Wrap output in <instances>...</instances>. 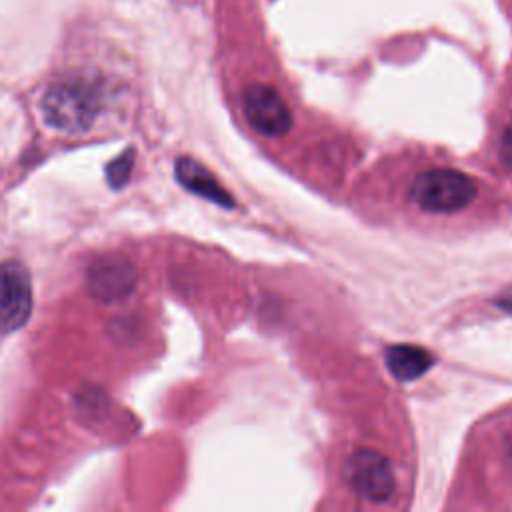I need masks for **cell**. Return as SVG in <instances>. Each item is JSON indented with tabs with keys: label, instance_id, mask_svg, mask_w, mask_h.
<instances>
[{
	"label": "cell",
	"instance_id": "cell-3",
	"mask_svg": "<svg viewBox=\"0 0 512 512\" xmlns=\"http://www.w3.org/2000/svg\"><path fill=\"white\" fill-rule=\"evenodd\" d=\"M346 488L368 504H386L396 494V472L392 462L374 448L352 450L342 464Z\"/></svg>",
	"mask_w": 512,
	"mask_h": 512
},
{
	"label": "cell",
	"instance_id": "cell-1",
	"mask_svg": "<svg viewBox=\"0 0 512 512\" xmlns=\"http://www.w3.org/2000/svg\"><path fill=\"white\" fill-rule=\"evenodd\" d=\"M104 104V88L96 78L68 76L54 82L42 98V114L50 128L64 134L86 132Z\"/></svg>",
	"mask_w": 512,
	"mask_h": 512
},
{
	"label": "cell",
	"instance_id": "cell-4",
	"mask_svg": "<svg viewBox=\"0 0 512 512\" xmlns=\"http://www.w3.org/2000/svg\"><path fill=\"white\" fill-rule=\"evenodd\" d=\"M240 106L248 126L264 138H280L294 124L290 106L280 96V92L270 84H248L242 90Z\"/></svg>",
	"mask_w": 512,
	"mask_h": 512
},
{
	"label": "cell",
	"instance_id": "cell-7",
	"mask_svg": "<svg viewBox=\"0 0 512 512\" xmlns=\"http://www.w3.org/2000/svg\"><path fill=\"white\" fill-rule=\"evenodd\" d=\"M174 172H176L178 182L184 188H188L190 192H194L198 196H204V198H208V200H212V202H216L224 208L234 206V200L226 192V188H222L220 182L196 160H192L188 156H180L174 164Z\"/></svg>",
	"mask_w": 512,
	"mask_h": 512
},
{
	"label": "cell",
	"instance_id": "cell-8",
	"mask_svg": "<svg viewBox=\"0 0 512 512\" xmlns=\"http://www.w3.org/2000/svg\"><path fill=\"white\" fill-rule=\"evenodd\" d=\"M384 358L388 370L398 380H416L434 362V356L428 350L412 344H394L386 350Z\"/></svg>",
	"mask_w": 512,
	"mask_h": 512
},
{
	"label": "cell",
	"instance_id": "cell-2",
	"mask_svg": "<svg viewBox=\"0 0 512 512\" xmlns=\"http://www.w3.org/2000/svg\"><path fill=\"white\" fill-rule=\"evenodd\" d=\"M478 182L452 166H430L414 174L408 186V202L428 216H454L478 198Z\"/></svg>",
	"mask_w": 512,
	"mask_h": 512
},
{
	"label": "cell",
	"instance_id": "cell-5",
	"mask_svg": "<svg viewBox=\"0 0 512 512\" xmlns=\"http://www.w3.org/2000/svg\"><path fill=\"white\" fill-rule=\"evenodd\" d=\"M136 282V268L122 256H100L86 272V288L90 296L104 304L126 300L134 292Z\"/></svg>",
	"mask_w": 512,
	"mask_h": 512
},
{
	"label": "cell",
	"instance_id": "cell-11",
	"mask_svg": "<svg viewBox=\"0 0 512 512\" xmlns=\"http://www.w3.org/2000/svg\"><path fill=\"white\" fill-rule=\"evenodd\" d=\"M506 306H510V308H512V298H510V300H508V304H506Z\"/></svg>",
	"mask_w": 512,
	"mask_h": 512
},
{
	"label": "cell",
	"instance_id": "cell-6",
	"mask_svg": "<svg viewBox=\"0 0 512 512\" xmlns=\"http://www.w3.org/2000/svg\"><path fill=\"white\" fill-rule=\"evenodd\" d=\"M32 310V286L24 264L6 260L0 264V332L20 328Z\"/></svg>",
	"mask_w": 512,
	"mask_h": 512
},
{
	"label": "cell",
	"instance_id": "cell-9",
	"mask_svg": "<svg viewBox=\"0 0 512 512\" xmlns=\"http://www.w3.org/2000/svg\"><path fill=\"white\" fill-rule=\"evenodd\" d=\"M132 166H134V150L122 152L118 158H114V160L106 166L108 184H110L112 188H122V186L128 182V178H130Z\"/></svg>",
	"mask_w": 512,
	"mask_h": 512
},
{
	"label": "cell",
	"instance_id": "cell-10",
	"mask_svg": "<svg viewBox=\"0 0 512 512\" xmlns=\"http://www.w3.org/2000/svg\"><path fill=\"white\" fill-rule=\"evenodd\" d=\"M498 160L504 166V170L512 174V122H508L502 128V134L498 140Z\"/></svg>",
	"mask_w": 512,
	"mask_h": 512
}]
</instances>
